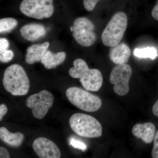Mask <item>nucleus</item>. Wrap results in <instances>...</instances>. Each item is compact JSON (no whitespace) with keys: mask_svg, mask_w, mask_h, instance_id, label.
Instances as JSON below:
<instances>
[{"mask_svg":"<svg viewBox=\"0 0 158 158\" xmlns=\"http://www.w3.org/2000/svg\"><path fill=\"white\" fill-rule=\"evenodd\" d=\"M73 67L69 71V75L73 78L79 79L85 90L98 91L103 84V77L100 71L96 69H90L85 60L76 59L73 62Z\"/></svg>","mask_w":158,"mask_h":158,"instance_id":"1","label":"nucleus"},{"mask_svg":"<svg viewBox=\"0 0 158 158\" xmlns=\"http://www.w3.org/2000/svg\"><path fill=\"white\" fill-rule=\"evenodd\" d=\"M3 85L5 90L14 96L26 95L30 88L28 77L22 66L18 64H13L6 69Z\"/></svg>","mask_w":158,"mask_h":158,"instance_id":"2","label":"nucleus"},{"mask_svg":"<svg viewBox=\"0 0 158 158\" xmlns=\"http://www.w3.org/2000/svg\"><path fill=\"white\" fill-rule=\"evenodd\" d=\"M71 129L78 135L87 138L101 137L102 127L97 119L87 114L75 113L69 120Z\"/></svg>","mask_w":158,"mask_h":158,"instance_id":"3","label":"nucleus"},{"mask_svg":"<svg viewBox=\"0 0 158 158\" xmlns=\"http://www.w3.org/2000/svg\"><path fill=\"white\" fill-rule=\"evenodd\" d=\"M127 23V17L125 13L122 11L115 13L102 34L103 44L113 47L120 43L126 31Z\"/></svg>","mask_w":158,"mask_h":158,"instance_id":"4","label":"nucleus"},{"mask_svg":"<svg viewBox=\"0 0 158 158\" xmlns=\"http://www.w3.org/2000/svg\"><path fill=\"white\" fill-rule=\"evenodd\" d=\"M68 100L80 110L94 112L101 107L102 102L98 96L78 87H71L65 92Z\"/></svg>","mask_w":158,"mask_h":158,"instance_id":"5","label":"nucleus"},{"mask_svg":"<svg viewBox=\"0 0 158 158\" xmlns=\"http://www.w3.org/2000/svg\"><path fill=\"white\" fill-rule=\"evenodd\" d=\"M53 0H23L19 6L26 16L37 19L48 18L53 14Z\"/></svg>","mask_w":158,"mask_h":158,"instance_id":"6","label":"nucleus"},{"mask_svg":"<svg viewBox=\"0 0 158 158\" xmlns=\"http://www.w3.org/2000/svg\"><path fill=\"white\" fill-rule=\"evenodd\" d=\"M73 36L78 44L88 47L93 45L97 40L94 32L95 27L90 20L85 17H79L73 23Z\"/></svg>","mask_w":158,"mask_h":158,"instance_id":"7","label":"nucleus"},{"mask_svg":"<svg viewBox=\"0 0 158 158\" xmlns=\"http://www.w3.org/2000/svg\"><path fill=\"white\" fill-rule=\"evenodd\" d=\"M54 102L52 94L44 90L29 96L26 100V105L27 107L32 110L33 116L35 118L41 119L45 117L49 110L52 106Z\"/></svg>","mask_w":158,"mask_h":158,"instance_id":"8","label":"nucleus"},{"mask_svg":"<svg viewBox=\"0 0 158 158\" xmlns=\"http://www.w3.org/2000/svg\"><path fill=\"white\" fill-rule=\"evenodd\" d=\"M132 70L128 64H118L113 68L110 73V83L113 86L114 92L120 96H124L129 91V83Z\"/></svg>","mask_w":158,"mask_h":158,"instance_id":"9","label":"nucleus"},{"mask_svg":"<svg viewBox=\"0 0 158 158\" xmlns=\"http://www.w3.org/2000/svg\"><path fill=\"white\" fill-rule=\"evenodd\" d=\"M33 148L37 156L40 158H59L61 153L59 148L52 141L44 137L34 140Z\"/></svg>","mask_w":158,"mask_h":158,"instance_id":"10","label":"nucleus"},{"mask_svg":"<svg viewBox=\"0 0 158 158\" xmlns=\"http://www.w3.org/2000/svg\"><path fill=\"white\" fill-rule=\"evenodd\" d=\"M156 126L151 122L144 123H138L133 127L132 132L133 135L136 138H140L146 143H152L156 134Z\"/></svg>","mask_w":158,"mask_h":158,"instance_id":"11","label":"nucleus"},{"mask_svg":"<svg viewBox=\"0 0 158 158\" xmlns=\"http://www.w3.org/2000/svg\"><path fill=\"white\" fill-rule=\"evenodd\" d=\"M111 48L109 57L113 63L116 65L127 63L131 53V49L127 44L121 43Z\"/></svg>","mask_w":158,"mask_h":158,"instance_id":"12","label":"nucleus"},{"mask_svg":"<svg viewBox=\"0 0 158 158\" xmlns=\"http://www.w3.org/2000/svg\"><path fill=\"white\" fill-rule=\"evenodd\" d=\"M20 33L24 39L30 41H34L41 38L46 33L45 27L42 25L31 23L23 26Z\"/></svg>","mask_w":158,"mask_h":158,"instance_id":"13","label":"nucleus"},{"mask_svg":"<svg viewBox=\"0 0 158 158\" xmlns=\"http://www.w3.org/2000/svg\"><path fill=\"white\" fill-rule=\"evenodd\" d=\"M50 43L45 42L39 44H33L27 49L25 60L29 64H33L41 61L48 50Z\"/></svg>","mask_w":158,"mask_h":158,"instance_id":"14","label":"nucleus"},{"mask_svg":"<svg viewBox=\"0 0 158 158\" xmlns=\"http://www.w3.org/2000/svg\"><path fill=\"white\" fill-rule=\"evenodd\" d=\"M66 53L65 52H59L53 53L50 51L46 52L41 60V62L47 69L55 68L65 61Z\"/></svg>","mask_w":158,"mask_h":158,"instance_id":"15","label":"nucleus"},{"mask_svg":"<svg viewBox=\"0 0 158 158\" xmlns=\"http://www.w3.org/2000/svg\"><path fill=\"white\" fill-rule=\"evenodd\" d=\"M0 138L1 140L10 146L18 147L22 144L24 136L22 133H12L5 127L0 128Z\"/></svg>","mask_w":158,"mask_h":158,"instance_id":"16","label":"nucleus"},{"mask_svg":"<svg viewBox=\"0 0 158 158\" xmlns=\"http://www.w3.org/2000/svg\"><path fill=\"white\" fill-rule=\"evenodd\" d=\"M135 56L140 58H150L154 60L158 56L157 51L155 48L147 47L146 48H136L134 52Z\"/></svg>","mask_w":158,"mask_h":158,"instance_id":"17","label":"nucleus"},{"mask_svg":"<svg viewBox=\"0 0 158 158\" xmlns=\"http://www.w3.org/2000/svg\"><path fill=\"white\" fill-rule=\"evenodd\" d=\"M18 22L12 18H6L0 20V33L9 32L17 27Z\"/></svg>","mask_w":158,"mask_h":158,"instance_id":"18","label":"nucleus"},{"mask_svg":"<svg viewBox=\"0 0 158 158\" xmlns=\"http://www.w3.org/2000/svg\"><path fill=\"white\" fill-rule=\"evenodd\" d=\"M14 57V53L12 51L7 50L0 52V61L1 62L6 63L11 61Z\"/></svg>","mask_w":158,"mask_h":158,"instance_id":"19","label":"nucleus"},{"mask_svg":"<svg viewBox=\"0 0 158 158\" xmlns=\"http://www.w3.org/2000/svg\"><path fill=\"white\" fill-rule=\"evenodd\" d=\"M100 0H83V5L87 11H93L97 4Z\"/></svg>","mask_w":158,"mask_h":158,"instance_id":"20","label":"nucleus"},{"mask_svg":"<svg viewBox=\"0 0 158 158\" xmlns=\"http://www.w3.org/2000/svg\"><path fill=\"white\" fill-rule=\"evenodd\" d=\"M152 156L153 158H158V130L154 138V145L152 151Z\"/></svg>","mask_w":158,"mask_h":158,"instance_id":"21","label":"nucleus"},{"mask_svg":"<svg viewBox=\"0 0 158 158\" xmlns=\"http://www.w3.org/2000/svg\"><path fill=\"white\" fill-rule=\"evenodd\" d=\"M69 144L74 148L81 150L82 151H85L87 149V146L85 143L74 139H72Z\"/></svg>","mask_w":158,"mask_h":158,"instance_id":"22","label":"nucleus"},{"mask_svg":"<svg viewBox=\"0 0 158 158\" xmlns=\"http://www.w3.org/2000/svg\"><path fill=\"white\" fill-rule=\"evenodd\" d=\"M9 46V43L8 40L5 38L0 39V52L8 50Z\"/></svg>","mask_w":158,"mask_h":158,"instance_id":"23","label":"nucleus"},{"mask_svg":"<svg viewBox=\"0 0 158 158\" xmlns=\"http://www.w3.org/2000/svg\"><path fill=\"white\" fill-rule=\"evenodd\" d=\"M8 112V108L6 105L2 104L0 105V121H2L3 116L7 113Z\"/></svg>","mask_w":158,"mask_h":158,"instance_id":"24","label":"nucleus"},{"mask_svg":"<svg viewBox=\"0 0 158 158\" xmlns=\"http://www.w3.org/2000/svg\"><path fill=\"white\" fill-rule=\"evenodd\" d=\"M10 157V155L8 151L4 147L1 146L0 147V158H9Z\"/></svg>","mask_w":158,"mask_h":158,"instance_id":"25","label":"nucleus"},{"mask_svg":"<svg viewBox=\"0 0 158 158\" xmlns=\"http://www.w3.org/2000/svg\"><path fill=\"white\" fill-rule=\"evenodd\" d=\"M152 15L153 19L158 21V0L156 4L154 6L152 11Z\"/></svg>","mask_w":158,"mask_h":158,"instance_id":"26","label":"nucleus"},{"mask_svg":"<svg viewBox=\"0 0 158 158\" xmlns=\"http://www.w3.org/2000/svg\"><path fill=\"white\" fill-rule=\"evenodd\" d=\"M152 112L155 116L158 117V99L153 105L152 108Z\"/></svg>","mask_w":158,"mask_h":158,"instance_id":"27","label":"nucleus"},{"mask_svg":"<svg viewBox=\"0 0 158 158\" xmlns=\"http://www.w3.org/2000/svg\"><path fill=\"white\" fill-rule=\"evenodd\" d=\"M70 30H71V31H73V27H71Z\"/></svg>","mask_w":158,"mask_h":158,"instance_id":"28","label":"nucleus"}]
</instances>
